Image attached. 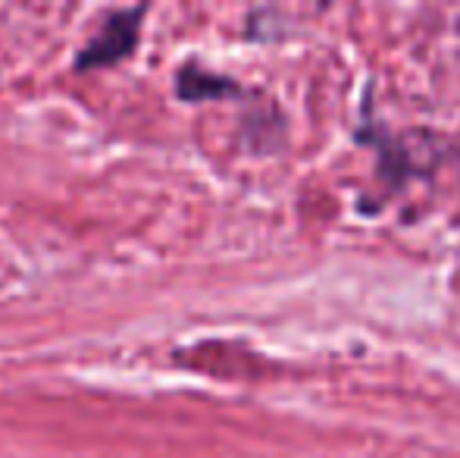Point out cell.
I'll list each match as a JSON object with an SVG mask.
<instances>
[{
  "label": "cell",
  "mask_w": 460,
  "mask_h": 458,
  "mask_svg": "<svg viewBox=\"0 0 460 458\" xmlns=\"http://www.w3.org/2000/svg\"><path fill=\"white\" fill-rule=\"evenodd\" d=\"M147 6H132V10H116L103 19L101 31L79 50L73 67L79 73H92V69H107L122 63L126 57L135 54L141 38V19H145Z\"/></svg>",
  "instance_id": "1"
},
{
  "label": "cell",
  "mask_w": 460,
  "mask_h": 458,
  "mask_svg": "<svg viewBox=\"0 0 460 458\" xmlns=\"http://www.w3.org/2000/svg\"><path fill=\"white\" fill-rule=\"evenodd\" d=\"M354 141H358V145L373 148L376 157H379L376 170H379V176L385 179L392 189L407 185V179H413V173H417V166H413V157L407 154V148L401 145V141L394 139V135L388 132L379 120H373L369 104H364V120H360V126L354 129Z\"/></svg>",
  "instance_id": "2"
},
{
  "label": "cell",
  "mask_w": 460,
  "mask_h": 458,
  "mask_svg": "<svg viewBox=\"0 0 460 458\" xmlns=\"http://www.w3.org/2000/svg\"><path fill=\"white\" fill-rule=\"evenodd\" d=\"M176 94L188 104H200V101H223L232 94H242V85L232 76L213 73L198 63H185L176 73Z\"/></svg>",
  "instance_id": "3"
}]
</instances>
